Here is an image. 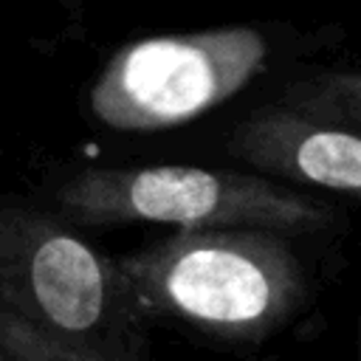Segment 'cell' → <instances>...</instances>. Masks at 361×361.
I'll return each instance as SVG.
<instances>
[{
	"label": "cell",
	"instance_id": "6",
	"mask_svg": "<svg viewBox=\"0 0 361 361\" xmlns=\"http://www.w3.org/2000/svg\"><path fill=\"white\" fill-rule=\"evenodd\" d=\"M0 361H6V358H3V355H0Z\"/></svg>",
	"mask_w": 361,
	"mask_h": 361
},
{
	"label": "cell",
	"instance_id": "1",
	"mask_svg": "<svg viewBox=\"0 0 361 361\" xmlns=\"http://www.w3.org/2000/svg\"><path fill=\"white\" fill-rule=\"evenodd\" d=\"M138 316L118 265L65 220L0 209V347L25 361H144Z\"/></svg>",
	"mask_w": 361,
	"mask_h": 361
},
{
	"label": "cell",
	"instance_id": "2",
	"mask_svg": "<svg viewBox=\"0 0 361 361\" xmlns=\"http://www.w3.org/2000/svg\"><path fill=\"white\" fill-rule=\"evenodd\" d=\"M116 265L141 313L220 341L268 338L310 293L290 237L265 228H178Z\"/></svg>",
	"mask_w": 361,
	"mask_h": 361
},
{
	"label": "cell",
	"instance_id": "3",
	"mask_svg": "<svg viewBox=\"0 0 361 361\" xmlns=\"http://www.w3.org/2000/svg\"><path fill=\"white\" fill-rule=\"evenodd\" d=\"M56 203L79 226L158 223L178 228H265L285 237L336 226L338 212L276 180L197 166L87 169L73 175Z\"/></svg>",
	"mask_w": 361,
	"mask_h": 361
},
{
	"label": "cell",
	"instance_id": "5",
	"mask_svg": "<svg viewBox=\"0 0 361 361\" xmlns=\"http://www.w3.org/2000/svg\"><path fill=\"white\" fill-rule=\"evenodd\" d=\"M231 149L271 175L355 195L361 186V141L347 130L310 127L293 118H259L237 133Z\"/></svg>",
	"mask_w": 361,
	"mask_h": 361
},
{
	"label": "cell",
	"instance_id": "4",
	"mask_svg": "<svg viewBox=\"0 0 361 361\" xmlns=\"http://www.w3.org/2000/svg\"><path fill=\"white\" fill-rule=\"evenodd\" d=\"M251 28L141 39L118 51L90 93V110L116 130L183 124L234 96L262 65Z\"/></svg>",
	"mask_w": 361,
	"mask_h": 361
}]
</instances>
